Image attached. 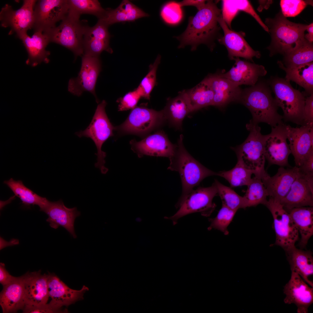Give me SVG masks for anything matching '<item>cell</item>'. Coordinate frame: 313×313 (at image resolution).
I'll list each match as a JSON object with an SVG mask.
<instances>
[{"label":"cell","instance_id":"6da1fadb","mask_svg":"<svg viewBox=\"0 0 313 313\" xmlns=\"http://www.w3.org/2000/svg\"><path fill=\"white\" fill-rule=\"evenodd\" d=\"M221 12L216 3L212 0L207 1L194 16L189 18L185 30L176 37L180 41L178 48L190 45L193 51L201 43L209 44L219 29L218 19L222 15Z\"/></svg>","mask_w":313,"mask_h":313},{"label":"cell","instance_id":"7a4b0ae2","mask_svg":"<svg viewBox=\"0 0 313 313\" xmlns=\"http://www.w3.org/2000/svg\"><path fill=\"white\" fill-rule=\"evenodd\" d=\"M239 101L250 110L256 123H265L272 128L284 123L267 81L258 82L242 90Z\"/></svg>","mask_w":313,"mask_h":313},{"label":"cell","instance_id":"3957f363","mask_svg":"<svg viewBox=\"0 0 313 313\" xmlns=\"http://www.w3.org/2000/svg\"><path fill=\"white\" fill-rule=\"evenodd\" d=\"M181 134L174 155L170 158L168 169L177 172L182 183V192L178 201L183 199L204 179L216 175L217 172L207 168L193 157L187 150Z\"/></svg>","mask_w":313,"mask_h":313},{"label":"cell","instance_id":"277c9868","mask_svg":"<svg viewBox=\"0 0 313 313\" xmlns=\"http://www.w3.org/2000/svg\"><path fill=\"white\" fill-rule=\"evenodd\" d=\"M265 23L271 37L267 48L270 56L278 54L283 56L293 49L304 38L307 25L290 21L281 12L273 18H266Z\"/></svg>","mask_w":313,"mask_h":313},{"label":"cell","instance_id":"5b68a950","mask_svg":"<svg viewBox=\"0 0 313 313\" xmlns=\"http://www.w3.org/2000/svg\"><path fill=\"white\" fill-rule=\"evenodd\" d=\"M267 81L274 94L278 106L282 110L284 121L304 125L305 95L294 88L290 81L285 78L272 77Z\"/></svg>","mask_w":313,"mask_h":313},{"label":"cell","instance_id":"8992f818","mask_svg":"<svg viewBox=\"0 0 313 313\" xmlns=\"http://www.w3.org/2000/svg\"><path fill=\"white\" fill-rule=\"evenodd\" d=\"M249 134L241 144L233 149L236 152L237 161L245 168L252 171L255 176L260 178L265 172L264 152L265 135L261 132L258 124L252 119L246 125Z\"/></svg>","mask_w":313,"mask_h":313},{"label":"cell","instance_id":"52a82bcc","mask_svg":"<svg viewBox=\"0 0 313 313\" xmlns=\"http://www.w3.org/2000/svg\"><path fill=\"white\" fill-rule=\"evenodd\" d=\"M106 101L103 100L98 104L90 124L84 130L75 133L79 137L90 138L94 142L97 150V156L95 166L99 168L101 173L105 174L108 171L105 167L106 153L101 149L103 143L110 137L114 136V127L110 121L105 111Z\"/></svg>","mask_w":313,"mask_h":313},{"label":"cell","instance_id":"ba28073f","mask_svg":"<svg viewBox=\"0 0 313 313\" xmlns=\"http://www.w3.org/2000/svg\"><path fill=\"white\" fill-rule=\"evenodd\" d=\"M217 195L214 182L210 186L194 189L183 199L178 201L175 207L178 210L174 215L164 218L171 220L175 225L180 218L194 213L200 212L203 216H209L216 207L213 199Z\"/></svg>","mask_w":313,"mask_h":313},{"label":"cell","instance_id":"9c48e42d","mask_svg":"<svg viewBox=\"0 0 313 313\" xmlns=\"http://www.w3.org/2000/svg\"><path fill=\"white\" fill-rule=\"evenodd\" d=\"M80 17L68 12L60 24L46 33L51 42L59 44L71 51L75 58L83 55V41L85 28Z\"/></svg>","mask_w":313,"mask_h":313},{"label":"cell","instance_id":"30bf717a","mask_svg":"<svg viewBox=\"0 0 313 313\" xmlns=\"http://www.w3.org/2000/svg\"><path fill=\"white\" fill-rule=\"evenodd\" d=\"M166 122L163 110L157 111L143 106H136L120 125L115 127L119 134L145 136Z\"/></svg>","mask_w":313,"mask_h":313},{"label":"cell","instance_id":"8fae6325","mask_svg":"<svg viewBox=\"0 0 313 313\" xmlns=\"http://www.w3.org/2000/svg\"><path fill=\"white\" fill-rule=\"evenodd\" d=\"M265 205L273 219V225L276 235L274 245L280 246L285 251L295 246L299 233L289 212L279 201L270 197Z\"/></svg>","mask_w":313,"mask_h":313},{"label":"cell","instance_id":"7c38bea8","mask_svg":"<svg viewBox=\"0 0 313 313\" xmlns=\"http://www.w3.org/2000/svg\"><path fill=\"white\" fill-rule=\"evenodd\" d=\"M69 9L68 0H40L34 8V31L47 32L56 27V23L67 15Z\"/></svg>","mask_w":313,"mask_h":313},{"label":"cell","instance_id":"4fadbf2b","mask_svg":"<svg viewBox=\"0 0 313 313\" xmlns=\"http://www.w3.org/2000/svg\"><path fill=\"white\" fill-rule=\"evenodd\" d=\"M101 70L99 57L83 55L82 57L81 69L78 76L71 78L68 84V91L78 97L84 91H87L94 97L96 102H99L95 92L98 76Z\"/></svg>","mask_w":313,"mask_h":313},{"label":"cell","instance_id":"5bb4252c","mask_svg":"<svg viewBox=\"0 0 313 313\" xmlns=\"http://www.w3.org/2000/svg\"><path fill=\"white\" fill-rule=\"evenodd\" d=\"M37 1L24 0L22 6L17 10H14L11 6L6 4L0 12L1 26L10 28L9 34L15 33L17 36L32 28L34 22V10Z\"/></svg>","mask_w":313,"mask_h":313},{"label":"cell","instance_id":"9a60e30c","mask_svg":"<svg viewBox=\"0 0 313 313\" xmlns=\"http://www.w3.org/2000/svg\"><path fill=\"white\" fill-rule=\"evenodd\" d=\"M286 125L283 123L272 127L271 132L265 135V155L270 165L290 166L288 158L291 152L287 141Z\"/></svg>","mask_w":313,"mask_h":313},{"label":"cell","instance_id":"2e32d148","mask_svg":"<svg viewBox=\"0 0 313 313\" xmlns=\"http://www.w3.org/2000/svg\"><path fill=\"white\" fill-rule=\"evenodd\" d=\"M132 150L138 156L144 155L170 158L174 154L176 145L172 143L167 135L159 130L149 135L139 141L135 139L130 141Z\"/></svg>","mask_w":313,"mask_h":313},{"label":"cell","instance_id":"e0dca14e","mask_svg":"<svg viewBox=\"0 0 313 313\" xmlns=\"http://www.w3.org/2000/svg\"><path fill=\"white\" fill-rule=\"evenodd\" d=\"M288 211L296 208L313 206V176H306L299 170L287 195L280 202Z\"/></svg>","mask_w":313,"mask_h":313},{"label":"cell","instance_id":"ac0fdd59","mask_svg":"<svg viewBox=\"0 0 313 313\" xmlns=\"http://www.w3.org/2000/svg\"><path fill=\"white\" fill-rule=\"evenodd\" d=\"M287 139L295 166L299 167L304 159L313 150V124L294 128L286 125Z\"/></svg>","mask_w":313,"mask_h":313},{"label":"cell","instance_id":"d6986e66","mask_svg":"<svg viewBox=\"0 0 313 313\" xmlns=\"http://www.w3.org/2000/svg\"><path fill=\"white\" fill-rule=\"evenodd\" d=\"M48 275V293L51 299L49 303L58 313L62 312L63 306L83 299L84 293L89 290L85 285L80 290L72 289L54 274L49 273Z\"/></svg>","mask_w":313,"mask_h":313},{"label":"cell","instance_id":"ffe728a7","mask_svg":"<svg viewBox=\"0 0 313 313\" xmlns=\"http://www.w3.org/2000/svg\"><path fill=\"white\" fill-rule=\"evenodd\" d=\"M286 304L294 303L298 313H307L313 302V287H309L297 273L292 271L291 278L284 287Z\"/></svg>","mask_w":313,"mask_h":313},{"label":"cell","instance_id":"44dd1931","mask_svg":"<svg viewBox=\"0 0 313 313\" xmlns=\"http://www.w3.org/2000/svg\"><path fill=\"white\" fill-rule=\"evenodd\" d=\"M218 22L224 32L223 36L219 39L218 41L226 48L228 56L231 59L241 57L252 61L254 57L257 58L260 57V52L253 50L245 41L244 33L230 29L222 15L219 18Z\"/></svg>","mask_w":313,"mask_h":313},{"label":"cell","instance_id":"7402d4cb","mask_svg":"<svg viewBox=\"0 0 313 313\" xmlns=\"http://www.w3.org/2000/svg\"><path fill=\"white\" fill-rule=\"evenodd\" d=\"M299 172V168L295 166L287 169L281 167L273 176L266 172L263 174L261 179L270 197L280 202L289 192Z\"/></svg>","mask_w":313,"mask_h":313},{"label":"cell","instance_id":"603a6c76","mask_svg":"<svg viewBox=\"0 0 313 313\" xmlns=\"http://www.w3.org/2000/svg\"><path fill=\"white\" fill-rule=\"evenodd\" d=\"M108 27L99 20L93 27L86 26L83 41V55L99 57L103 51L113 52L109 45L110 35Z\"/></svg>","mask_w":313,"mask_h":313},{"label":"cell","instance_id":"cb8c5ba5","mask_svg":"<svg viewBox=\"0 0 313 313\" xmlns=\"http://www.w3.org/2000/svg\"><path fill=\"white\" fill-rule=\"evenodd\" d=\"M43 212L48 216L46 221L50 226L56 229L59 226L65 228L74 238L77 237L74 229L76 218L80 216V212L76 207L68 208L66 207L61 200L50 201Z\"/></svg>","mask_w":313,"mask_h":313},{"label":"cell","instance_id":"d4e9b609","mask_svg":"<svg viewBox=\"0 0 313 313\" xmlns=\"http://www.w3.org/2000/svg\"><path fill=\"white\" fill-rule=\"evenodd\" d=\"M233 60L235 61V65L227 72L221 74L238 86L243 85L253 86L259 78L267 73L266 70L262 65L241 60L239 57Z\"/></svg>","mask_w":313,"mask_h":313},{"label":"cell","instance_id":"484cf974","mask_svg":"<svg viewBox=\"0 0 313 313\" xmlns=\"http://www.w3.org/2000/svg\"><path fill=\"white\" fill-rule=\"evenodd\" d=\"M25 305H37L47 303L48 274L40 271L27 272L23 275Z\"/></svg>","mask_w":313,"mask_h":313},{"label":"cell","instance_id":"4316f807","mask_svg":"<svg viewBox=\"0 0 313 313\" xmlns=\"http://www.w3.org/2000/svg\"><path fill=\"white\" fill-rule=\"evenodd\" d=\"M22 41L28 54L26 61L27 64L35 67L42 62L48 63L50 61L48 57L50 52L46 48L51 42L48 35L40 31H34L31 37L27 33L18 36Z\"/></svg>","mask_w":313,"mask_h":313},{"label":"cell","instance_id":"83f0119b","mask_svg":"<svg viewBox=\"0 0 313 313\" xmlns=\"http://www.w3.org/2000/svg\"><path fill=\"white\" fill-rule=\"evenodd\" d=\"M214 95L212 105L221 107L231 102L239 101L242 90L221 74H211L206 77Z\"/></svg>","mask_w":313,"mask_h":313},{"label":"cell","instance_id":"f1b7e54d","mask_svg":"<svg viewBox=\"0 0 313 313\" xmlns=\"http://www.w3.org/2000/svg\"><path fill=\"white\" fill-rule=\"evenodd\" d=\"M0 305L3 313L23 309L25 303L23 276L3 286L0 294Z\"/></svg>","mask_w":313,"mask_h":313},{"label":"cell","instance_id":"f546056e","mask_svg":"<svg viewBox=\"0 0 313 313\" xmlns=\"http://www.w3.org/2000/svg\"><path fill=\"white\" fill-rule=\"evenodd\" d=\"M149 15L129 0H123L116 8H108L104 16L98 20L108 27L115 23L133 22Z\"/></svg>","mask_w":313,"mask_h":313},{"label":"cell","instance_id":"4dcf8cb0","mask_svg":"<svg viewBox=\"0 0 313 313\" xmlns=\"http://www.w3.org/2000/svg\"><path fill=\"white\" fill-rule=\"evenodd\" d=\"M291 271L297 273L311 287L312 282L309 277L313 274L312 253L310 250L299 249L294 246L285 251Z\"/></svg>","mask_w":313,"mask_h":313},{"label":"cell","instance_id":"1f68e13d","mask_svg":"<svg viewBox=\"0 0 313 313\" xmlns=\"http://www.w3.org/2000/svg\"><path fill=\"white\" fill-rule=\"evenodd\" d=\"M166 122L177 130H181L183 121L191 112L185 90L179 92L176 97L169 98L163 109Z\"/></svg>","mask_w":313,"mask_h":313},{"label":"cell","instance_id":"d6a6232c","mask_svg":"<svg viewBox=\"0 0 313 313\" xmlns=\"http://www.w3.org/2000/svg\"><path fill=\"white\" fill-rule=\"evenodd\" d=\"M287 212L301 235L299 245L301 249L304 248L313 235V207L294 208Z\"/></svg>","mask_w":313,"mask_h":313},{"label":"cell","instance_id":"836d02e7","mask_svg":"<svg viewBox=\"0 0 313 313\" xmlns=\"http://www.w3.org/2000/svg\"><path fill=\"white\" fill-rule=\"evenodd\" d=\"M277 63L280 68L285 72L286 79L303 88L308 95L313 94V62L290 68L285 67L281 61Z\"/></svg>","mask_w":313,"mask_h":313},{"label":"cell","instance_id":"e575fe53","mask_svg":"<svg viewBox=\"0 0 313 313\" xmlns=\"http://www.w3.org/2000/svg\"><path fill=\"white\" fill-rule=\"evenodd\" d=\"M185 91L191 112L212 105L214 94L207 77L194 87Z\"/></svg>","mask_w":313,"mask_h":313},{"label":"cell","instance_id":"d590c367","mask_svg":"<svg viewBox=\"0 0 313 313\" xmlns=\"http://www.w3.org/2000/svg\"><path fill=\"white\" fill-rule=\"evenodd\" d=\"M283 57V60L281 61L287 68H293L313 62V43L304 38Z\"/></svg>","mask_w":313,"mask_h":313},{"label":"cell","instance_id":"8d00e7d4","mask_svg":"<svg viewBox=\"0 0 313 313\" xmlns=\"http://www.w3.org/2000/svg\"><path fill=\"white\" fill-rule=\"evenodd\" d=\"M3 183L27 207L36 205L39 207L40 210L42 211L49 201L46 198L40 196L26 187L21 180L16 181L11 178L8 180L5 181Z\"/></svg>","mask_w":313,"mask_h":313},{"label":"cell","instance_id":"74e56055","mask_svg":"<svg viewBox=\"0 0 313 313\" xmlns=\"http://www.w3.org/2000/svg\"><path fill=\"white\" fill-rule=\"evenodd\" d=\"M247 186L246 193L243 196L245 208L260 204L265 205L268 194L261 179L255 176Z\"/></svg>","mask_w":313,"mask_h":313},{"label":"cell","instance_id":"f35d334b","mask_svg":"<svg viewBox=\"0 0 313 313\" xmlns=\"http://www.w3.org/2000/svg\"><path fill=\"white\" fill-rule=\"evenodd\" d=\"M253 172L245 168L237 161L235 166L228 171L217 172L216 176L225 179L232 187L247 185L250 182Z\"/></svg>","mask_w":313,"mask_h":313},{"label":"cell","instance_id":"ab89813d","mask_svg":"<svg viewBox=\"0 0 313 313\" xmlns=\"http://www.w3.org/2000/svg\"><path fill=\"white\" fill-rule=\"evenodd\" d=\"M68 0L69 11L79 17L82 14H88L94 15L99 19L106 11L98 0Z\"/></svg>","mask_w":313,"mask_h":313},{"label":"cell","instance_id":"60d3db41","mask_svg":"<svg viewBox=\"0 0 313 313\" xmlns=\"http://www.w3.org/2000/svg\"><path fill=\"white\" fill-rule=\"evenodd\" d=\"M214 182L216 187L218 195L220 197L222 204L237 211L240 208L245 209L243 196L237 194L231 188L226 186L216 179Z\"/></svg>","mask_w":313,"mask_h":313},{"label":"cell","instance_id":"b9f144b4","mask_svg":"<svg viewBox=\"0 0 313 313\" xmlns=\"http://www.w3.org/2000/svg\"><path fill=\"white\" fill-rule=\"evenodd\" d=\"M161 56L158 55L154 62L149 66V70L137 88L142 97L150 99V93L155 86L156 81V73L160 63Z\"/></svg>","mask_w":313,"mask_h":313},{"label":"cell","instance_id":"7bdbcfd3","mask_svg":"<svg viewBox=\"0 0 313 313\" xmlns=\"http://www.w3.org/2000/svg\"><path fill=\"white\" fill-rule=\"evenodd\" d=\"M236 212L222 205L216 216L210 219L211 224L208 228V230L214 229L220 231L225 235H228L229 232L227 228Z\"/></svg>","mask_w":313,"mask_h":313},{"label":"cell","instance_id":"ee69618b","mask_svg":"<svg viewBox=\"0 0 313 313\" xmlns=\"http://www.w3.org/2000/svg\"><path fill=\"white\" fill-rule=\"evenodd\" d=\"M179 2L171 1L165 4L162 7L160 16L167 23L174 25L178 23L183 17V12Z\"/></svg>","mask_w":313,"mask_h":313},{"label":"cell","instance_id":"f6af8a7d","mask_svg":"<svg viewBox=\"0 0 313 313\" xmlns=\"http://www.w3.org/2000/svg\"><path fill=\"white\" fill-rule=\"evenodd\" d=\"M312 1L281 0L280 2L281 12L286 17H295L300 13L307 5H312Z\"/></svg>","mask_w":313,"mask_h":313},{"label":"cell","instance_id":"bcb514c9","mask_svg":"<svg viewBox=\"0 0 313 313\" xmlns=\"http://www.w3.org/2000/svg\"><path fill=\"white\" fill-rule=\"evenodd\" d=\"M141 97V95L137 89L128 93L123 97L117 100V101L119 103L118 111H123L133 109L136 107Z\"/></svg>","mask_w":313,"mask_h":313},{"label":"cell","instance_id":"7dc6e473","mask_svg":"<svg viewBox=\"0 0 313 313\" xmlns=\"http://www.w3.org/2000/svg\"><path fill=\"white\" fill-rule=\"evenodd\" d=\"M22 310L24 313H58L49 303L37 305H26Z\"/></svg>","mask_w":313,"mask_h":313},{"label":"cell","instance_id":"c3c4849f","mask_svg":"<svg viewBox=\"0 0 313 313\" xmlns=\"http://www.w3.org/2000/svg\"><path fill=\"white\" fill-rule=\"evenodd\" d=\"M303 121L304 125L313 124V94L306 98Z\"/></svg>","mask_w":313,"mask_h":313},{"label":"cell","instance_id":"681fc988","mask_svg":"<svg viewBox=\"0 0 313 313\" xmlns=\"http://www.w3.org/2000/svg\"><path fill=\"white\" fill-rule=\"evenodd\" d=\"M299 171L308 176H313V150L304 159L298 167Z\"/></svg>","mask_w":313,"mask_h":313},{"label":"cell","instance_id":"f907efd6","mask_svg":"<svg viewBox=\"0 0 313 313\" xmlns=\"http://www.w3.org/2000/svg\"><path fill=\"white\" fill-rule=\"evenodd\" d=\"M5 264L0 263V283L3 286L9 284L15 279L17 277L11 275L6 269Z\"/></svg>","mask_w":313,"mask_h":313},{"label":"cell","instance_id":"816d5d0a","mask_svg":"<svg viewBox=\"0 0 313 313\" xmlns=\"http://www.w3.org/2000/svg\"><path fill=\"white\" fill-rule=\"evenodd\" d=\"M206 1L203 0H183L179 3L181 6H192L195 7L198 10L205 5Z\"/></svg>","mask_w":313,"mask_h":313},{"label":"cell","instance_id":"f5cc1de1","mask_svg":"<svg viewBox=\"0 0 313 313\" xmlns=\"http://www.w3.org/2000/svg\"><path fill=\"white\" fill-rule=\"evenodd\" d=\"M306 30L308 33L305 35L304 38L309 42L313 43V23L307 25Z\"/></svg>","mask_w":313,"mask_h":313},{"label":"cell","instance_id":"db71d44e","mask_svg":"<svg viewBox=\"0 0 313 313\" xmlns=\"http://www.w3.org/2000/svg\"><path fill=\"white\" fill-rule=\"evenodd\" d=\"M259 6L258 8V11L261 12L263 9H267L269 7L270 4L272 2V0H260L259 1Z\"/></svg>","mask_w":313,"mask_h":313},{"label":"cell","instance_id":"11a10c76","mask_svg":"<svg viewBox=\"0 0 313 313\" xmlns=\"http://www.w3.org/2000/svg\"><path fill=\"white\" fill-rule=\"evenodd\" d=\"M136 219H138V220H136V221L140 222L141 221V219L140 218H138V219L137 218Z\"/></svg>","mask_w":313,"mask_h":313}]
</instances>
